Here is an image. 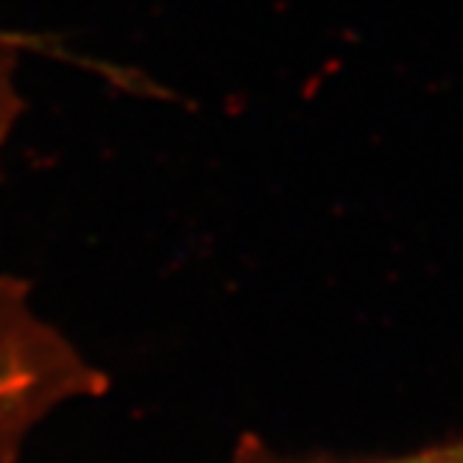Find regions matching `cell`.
I'll use <instances>...</instances> for the list:
<instances>
[{
  "label": "cell",
  "mask_w": 463,
  "mask_h": 463,
  "mask_svg": "<svg viewBox=\"0 0 463 463\" xmlns=\"http://www.w3.org/2000/svg\"><path fill=\"white\" fill-rule=\"evenodd\" d=\"M232 463H463V436L455 441H444L436 447H424L411 455H396V458H369V460H333V458H288L274 449H269L260 439L246 436Z\"/></svg>",
  "instance_id": "7a4b0ae2"
},
{
  "label": "cell",
  "mask_w": 463,
  "mask_h": 463,
  "mask_svg": "<svg viewBox=\"0 0 463 463\" xmlns=\"http://www.w3.org/2000/svg\"><path fill=\"white\" fill-rule=\"evenodd\" d=\"M107 391L109 374L37 307L31 285L0 274V463H17L56 411Z\"/></svg>",
  "instance_id": "6da1fadb"
},
{
  "label": "cell",
  "mask_w": 463,
  "mask_h": 463,
  "mask_svg": "<svg viewBox=\"0 0 463 463\" xmlns=\"http://www.w3.org/2000/svg\"><path fill=\"white\" fill-rule=\"evenodd\" d=\"M31 45V40L20 34L0 31V174H4V151L12 137V131L25 109L23 92L17 84L20 53Z\"/></svg>",
  "instance_id": "3957f363"
}]
</instances>
